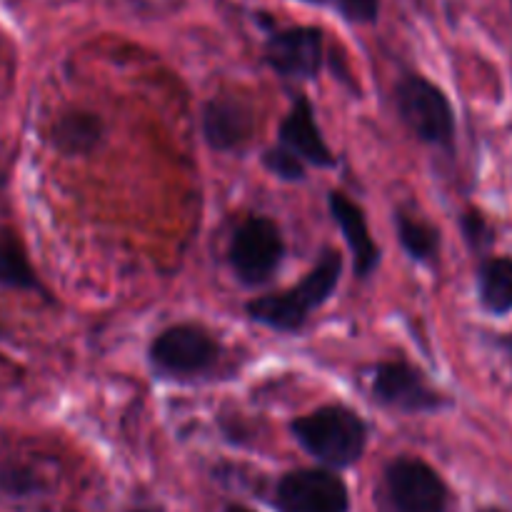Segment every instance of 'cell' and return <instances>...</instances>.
<instances>
[{"mask_svg":"<svg viewBox=\"0 0 512 512\" xmlns=\"http://www.w3.org/2000/svg\"><path fill=\"white\" fill-rule=\"evenodd\" d=\"M343 273V260L335 250H325L320 263L303 278V283L285 293L265 295L248 305V315L260 325L280 330V333H295L308 323L310 313L318 310L325 300L333 295Z\"/></svg>","mask_w":512,"mask_h":512,"instance_id":"obj_1","label":"cell"},{"mask_svg":"<svg viewBox=\"0 0 512 512\" xmlns=\"http://www.w3.org/2000/svg\"><path fill=\"white\" fill-rule=\"evenodd\" d=\"M293 435L313 458L330 468L358 463L368 445V425L345 405H325L293 423Z\"/></svg>","mask_w":512,"mask_h":512,"instance_id":"obj_2","label":"cell"},{"mask_svg":"<svg viewBox=\"0 0 512 512\" xmlns=\"http://www.w3.org/2000/svg\"><path fill=\"white\" fill-rule=\"evenodd\" d=\"M395 103L405 125L430 145H453L455 115L448 95L423 75H405L395 90Z\"/></svg>","mask_w":512,"mask_h":512,"instance_id":"obj_3","label":"cell"},{"mask_svg":"<svg viewBox=\"0 0 512 512\" xmlns=\"http://www.w3.org/2000/svg\"><path fill=\"white\" fill-rule=\"evenodd\" d=\"M220 360V345L198 325H173L150 345V363L160 375L193 378L213 370Z\"/></svg>","mask_w":512,"mask_h":512,"instance_id":"obj_4","label":"cell"},{"mask_svg":"<svg viewBox=\"0 0 512 512\" xmlns=\"http://www.w3.org/2000/svg\"><path fill=\"white\" fill-rule=\"evenodd\" d=\"M230 265L245 285H260L275 275L285 255L283 235L270 218H248L230 240Z\"/></svg>","mask_w":512,"mask_h":512,"instance_id":"obj_5","label":"cell"},{"mask_svg":"<svg viewBox=\"0 0 512 512\" xmlns=\"http://www.w3.org/2000/svg\"><path fill=\"white\" fill-rule=\"evenodd\" d=\"M385 493L395 512H445L448 508L443 478L418 458H398L388 465Z\"/></svg>","mask_w":512,"mask_h":512,"instance_id":"obj_6","label":"cell"},{"mask_svg":"<svg viewBox=\"0 0 512 512\" xmlns=\"http://www.w3.org/2000/svg\"><path fill=\"white\" fill-rule=\"evenodd\" d=\"M348 505V488L330 470H293L278 483L283 512H348Z\"/></svg>","mask_w":512,"mask_h":512,"instance_id":"obj_7","label":"cell"},{"mask_svg":"<svg viewBox=\"0 0 512 512\" xmlns=\"http://www.w3.org/2000/svg\"><path fill=\"white\" fill-rule=\"evenodd\" d=\"M373 395L378 403L400 413H433L445 403L443 395L430 388L423 373L403 360L378 365L373 378Z\"/></svg>","mask_w":512,"mask_h":512,"instance_id":"obj_8","label":"cell"},{"mask_svg":"<svg viewBox=\"0 0 512 512\" xmlns=\"http://www.w3.org/2000/svg\"><path fill=\"white\" fill-rule=\"evenodd\" d=\"M265 60L283 78H315L323 65V30L313 25H298L270 35L265 45Z\"/></svg>","mask_w":512,"mask_h":512,"instance_id":"obj_9","label":"cell"},{"mask_svg":"<svg viewBox=\"0 0 512 512\" xmlns=\"http://www.w3.org/2000/svg\"><path fill=\"white\" fill-rule=\"evenodd\" d=\"M280 143L285 150L298 155L305 163H313L318 168H333L335 158L325 145L323 133L315 123V113L305 98H298L280 123Z\"/></svg>","mask_w":512,"mask_h":512,"instance_id":"obj_10","label":"cell"},{"mask_svg":"<svg viewBox=\"0 0 512 512\" xmlns=\"http://www.w3.org/2000/svg\"><path fill=\"white\" fill-rule=\"evenodd\" d=\"M330 213H333L338 228L343 230L345 243H348L350 253H353L355 273H358L360 278H370L380 263V250L378 245L373 243V238H370L363 210H360L348 195L340 193V190H333V193H330Z\"/></svg>","mask_w":512,"mask_h":512,"instance_id":"obj_11","label":"cell"},{"mask_svg":"<svg viewBox=\"0 0 512 512\" xmlns=\"http://www.w3.org/2000/svg\"><path fill=\"white\" fill-rule=\"evenodd\" d=\"M253 133V113L235 98H213L203 110V135L210 148L235 150Z\"/></svg>","mask_w":512,"mask_h":512,"instance_id":"obj_12","label":"cell"},{"mask_svg":"<svg viewBox=\"0 0 512 512\" xmlns=\"http://www.w3.org/2000/svg\"><path fill=\"white\" fill-rule=\"evenodd\" d=\"M103 138V120L93 113H68L53 130V143L65 155H85Z\"/></svg>","mask_w":512,"mask_h":512,"instance_id":"obj_13","label":"cell"},{"mask_svg":"<svg viewBox=\"0 0 512 512\" xmlns=\"http://www.w3.org/2000/svg\"><path fill=\"white\" fill-rule=\"evenodd\" d=\"M478 290L488 313L508 315L512 310V258L485 260L478 275Z\"/></svg>","mask_w":512,"mask_h":512,"instance_id":"obj_14","label":"cell"},{"mask_svg":"<svg viewBox=\"0 0 512 512\" xmlns=\"http://www.w3.org/2000/svg\"><path fill=\"white\" fill-rule=\"evenodd\" d=\"M0 285L15 290L38 288V278L30 268L23 245L8 230H0Z\"/></svg>","mask_w":512,"mask_h":512,"instance_id":"obj_15","label":"cell"},{"mask_svg":"<svg viewBox=\"0 0 512 512\" xmlns=\"http://www.w3.org/2000/svg\"><path fill=\"white\" fill-rule=\"evenodd\" d=\"M395 228H398L400 245H403L410 258L418 260V263H428V260L435 258L440 248V235L433 225L413 218V215L400 213L395 218Z\"/></svg>","mask_w":512,"mask_h":512,"instance_id":"obj_16","label":"cell"},{"mask_svg":"<svg viewBox=\"0 0 512 512\" xmlns=\"http://www.w3.org/2000/svg\"><path fill=\"white\" fill-rule=\"evenodd\" d=\"M265 168L270 173H275L278 178L283 180H303L305 178V168H303V160L298 155H293L290 150L285 148H273L265 153Z\"/></svg>","mask_w":512,"mask_h":512,"instance_id":"obj_17","label":"cell"},{"mask_svg":"<svg viewBox=\"0 0 512 512\" xmlns=\"http://www.w3.org/2000/svg\"><path fill=\"white\" fill-rule=\"evenodd\" d=\"M335 8L348 23H375L380 0H335Z\"/></svg>","mask_w":512,"mask_h":512,"instance_id":"obj_18","label":"cell"},{"mask_svg":"<svg viewBox=\"0 0 512 512\" xmlns=\"http://www.w3.org/2000/svg\"><path fill=\"white\" fill-rule=\"evenodd\" d=\"M0 490L13 495H28L35 490V480L33 475L25 473V470H3V473H0Z\"/></svg>","mask_w":512,"mask_h":512,"instance_id":"obj_19","label":"cell"},{"mask_svg":"<svg viewBox=\"0 0 512 512\" xmlns=\"http://www.w3.org/2000/svg\"><path fill=\"white\" fill-rule=\"evenodd\" d=\"M225 512H253V510H248V508H243V505H230L228 510Z\"/></svg>","mask_w":512,"mask_h":512,"instance_id":"obj_20","label":"cell"},{"mask_svg":"<svg viewBox=\"0 0 512 512\" xmlns=\"http://www.w3.org/2000/svg\"><path fill=\"white\" fill-rule=\"evenodd\" d=\"M305 3H325V0H305Z\"/></svg>","mask_w":512,"mask_h":512,"instance_id":"obj_21","label":"cell"},{"mask_svg":"<svg viewBox=\"0 0 512 512\" xmlns=\"http://www.w3.org/2000/svg\"><path fill=\"white\" fill-rule=\"evenodd\" d=\"M138 512H158V510H138Z\"/></svg>","mask_w":512,"mask_h":512,"instance_id":"obj_22","label":"cell"},{"mask_svg":"<svg viewBox=\"0 0 512 512\" xmlns=\"http://www.w3.org/2000/svg\"><path fill=\"white\" fill-rule=\"evenodd\" d=\"M483 512H500V510H483Z\"/></svg>","mask_w":512,"mask_h":512,"instance_id":"obj_23","label":"cell"}]
</instances>
